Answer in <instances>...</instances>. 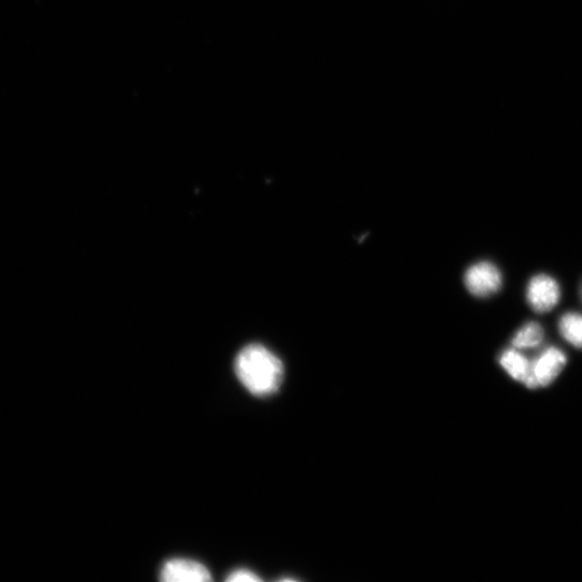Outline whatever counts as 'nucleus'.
Returning a JSON list of instances; mask_svg holds the SVG:
<instances>
[{"mask_svg": "<svg viewBox=\"0 0 582 582\" xmlns=\"http://www.w3.org/2000/svg\"><path fill=\"white\" fill-rule=\"evenodd\" d=\"M501 364L510 376L517 381L526 383L531 378L532 366L529 360L514 350L503 354Z\"/></svg>", "mask_w": 582, "mask_h": 582, "instance_id": "obj_6", "label": "nucleus"}, {"mask_svg": "<svg viewBox=\"0 0 582 582\" xmlns=\"http://www.w3.org/2000/svg\"><path fill=\"white\" fill-rule=\"evenodd\" d=\"M566 364L565 355L558 349L551 348L540 355L532 366L531 378L526 386L535 388L547 386L557 379Z\"/></svg>", "mask_w": 582, "mask_h": 582, "instance_id": "obj_4", "label": "nucleus"}, {"mask_svg": "<svg viewBox=\"0 0 582 582\" xmlns=\"http://www.w3.org/2000/svg\"><path fill=\"white\" fill-rule=\"evenodd\" d=\"M235 372L240 382L256 396L275 393L284 377L281 359L260 344L247 345L239 353Z\"/></svg>", "mask_w": 582, "mask_h": 582, "instance_id": "obj_1", "label": "nucleus"}, {"mask_svg": "<svg viewBox=\"0 0 582 582\" xmlns=\"http://www.w3.org/2000/svg\"><path fill=\"white\" fill-rule=\"evenodd\" d=\"M260 580L256 574L248 570H237L227 577V581L230 582H257Z\"/></svg>", "mask_w": 582, "mask_h": 582, "instance_id": "obj_9", "label": "nucleus"}, {"mask_svg": "<svg viewBox=\"0 0 582 582\" xmlns=\"http://www.w3.org/2000/svg\"><path fill=\"white\" fill-rule=\"evenodd\" d=\"M160 579L166 582H206L212 579L207 568L194 560L172 559L164 564Z\"/></svg>", "mask_w": 582, "mask_h": 582, "instance_id": "obj_3", "label": "nucleus"}, {"mask_svg": "<svg viewBox=\"0 0 582 582\" xmlns=\"http://www.w3.org/2000/svg\"><path fill=\"white\" fill-rule=\"evenodd\" d=\"M544 340V330L537 323H530L524 326L516 335L512 344L517 349L536 348Z\"/></svg>", "mask_w": 582, "mask_h": 582, "instance_id": "obj_8", "label": "nucleus"}, {"mask_svg": "<svg viewBox=\"0 0 582 582\" xmlns=\"http://www.w3.org/2000/svg\"><path fill=\"white\" fill-rule=\"evenodd\" d=\"M465 285L474 296L489 297L500 290L502 275L492 263L480 262L467 270Z\"/></svg>", "mask_w": 582, "mask_h": 582, "instance_id": "obj_2", "label": "nucleus"}, {"mask_svg": "<svg viewBox=\"0 0 582 582\" xmlns=\"http://www.w3.org/2000/svg\"><path fill=\"white\" fill-rule=\"evenodd\" d=\"M528 299L531 307L538 313H546L557 306L560 299V288L556 281L547 275H537L528 288Z\"/></svg>", "mask_w": 582, "mask_h": 582, "instance_id": "obj_5", "label": "nucleus"}, {"mask_svg": "<svg viewBox=\"0 0 582 582\" xmlns=\"http://www.w3.org/2000/svg\"><path fill=\"white\" fill-rule=\"evenodd\" d=\"M560 331L562 336L576 346L582 348V315L577 313H567L560 321Z\"/></svg>", "mask_w": 582, "mask_h": 582, "instance_id": "obj_7", "label": "nucleus"}]
</instances>
